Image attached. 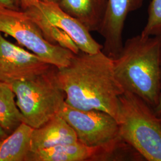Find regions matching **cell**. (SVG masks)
Listing matches in <instances>:
<instances>
[{"label": "cell", "mask_w": 161, "mask_h": 161, "mask_svg": "<svg viewBox=\"0 0 161 161\" xmlns=\"http://www.w3.org/2000/svg\"><path fill=\"white\" fill-rule=\"evenodd\" d=\"M57 76L66 103L78 109L104 111L118 122L119 98L125 91L115 75L114 59L102 50L75 54L69 65L57 68Z\"/></svg>", "instance_id": "6da1fadb"}, {"label": "cell", "mask_w": 161, "mask_h": 161, "mask_svg": "<svg viewBox=\"0 0 161 161\" xmlns=\"http://www.w3.org/2000/svg\"><path fill=\"white\" fill-rule=\"evenodd\" d=\"M161 36L128 38L114 59L115 75L124 91L142 98L154 109L161 89Z\"/></svg>", "instance_id": "7a4b0ae2"}, {"label": "cell", "mask_w": 161, "mask_h": 161, "mask_svg": "<svg viewBox=\"0 0 161 161\" xmlns=\"http://www.w3.org/2000/svg\"><path fill=\"white\" fill-rule=\"evenodd\" d=\"M120 138L144 160L161 161V121L153 109L132 92L120 97Z\"/></svg>", "instance_id": "3957f363"}, {"label": "cell", "mask_w": 161, "mask_h": 161, "mask_svg": "<svg viewBox=\"0 0 161 161\" xmlns=\"http://www.w3.org/2000/svg\"><path fill=\"white\" fill-rule=\"evenodd\" d=\"M24 122L38 128L58 114L65 102L54 66L34 78L11 85Z\"/></svg>", "instance_id": "277c9868"}, {"label": "cell", "mask_w": 161, "mask_h": 161, "mask_svg": "<svg viewBox=\"0 0 161 161\" xmlns=\"http://www.w3.org/2000/svg\"><path fill=\"white\" fill-rule=\"evenodd\" d=\"M0 32L11 36L20 44L58 68L69 65L75 54L69 49L47 40L40 28L23 10L0 11Z\"/></svg>", "instance_id": "5b68a950"}, {"label": "cell", "mask_w": 161, "mask_h": 161, "mask_svg": "<svg viewBox=\"0 0 161 161\" xmlns=\"http://www.w3.org/2000/svg\"><path fill=\"white\" fill-rule=\"evenodd\" d=\"M58 115L72 128L78 140L88 146H104L121 139L119 123L104 111L78 109L64 102Z\"/></svg>", "instance_id": "8992f818"}, {"label": "cell", "mask_w": 161, "mask_h": 161, "mask_svg": "<svg viewBox=\"0 0 161 161\" xmlns=\"http://www.w3.org/2000/svg\"><path fill=\"white\" fill-rule=\"evenodd\" d=\"M52 66L34 53L7 40L0 32L1 82L11 86L40 75Z\"/></svg>", "instance_id": "52a82bcc"}, {"label": "cell", "mask_w": 161, "mask_h": 161, "mask_svg": "<svg viewBox=\"0 0 161 161\" xmlns=\"http://www.w3.org/2000/svg\"><path fill=\"white\" fill-rule=\"evenodd\" d=\"M144 0H108L103 23L98 31L104 39L102 52L113 59L123 48L122 32L128 15L140 8Z\"/></svg>", "instance_id": "ba28073f"}, {"label": "cell", "mask_w": 161, "mask_h": 161, "mask_svg": "<svg viewBox=\"0 0 161 161\" xmlns=\"http://www.w3.org/2000/svg\"><path fill=\"white\" fill-rule=\"evenodd\" d=\"M31 7L48 22L68 35L80 52L95 53L102 50L103 45L94 39L86 26L64 12L57 3L39 1Z\"/></svg>", "instance_id": "9c48e42d"}, {"label": "cell", "mask_w": 161, "mask_h": 161, "mask_svg": "<svg viewBox=\"0 0 161 161\" xmlns=\"http://www.w3.org/2000/svg\"><path fill=\"white\" fill-rule=\"evenodd\" d=\"M115 156L114 144L90 147L78 140L72 143L60 144L32 152L27 161H114Z\"/></svg>", "instance_id": "30bf717a"}, {"label": "cell", "mask_w": 161, "mask_h": 161, "mask_svg": "<svg viewBox=\"0 0 161 161\" xmlns=\"http://www.w3.org/2000/svg\"><path fill=\"white\" fill-rule=\"evenodd\" d=\"M76 141L78 138L74 130L58 114L41 127L34 128L31 152Z\"/></svg>", "instance_id": "8fae6325"}, {"label": "cell", "mask_w": 161, "mask_h": 161, "mask_svg": "<svg viewBox=\"0 0 161 161\" xmlns=\"http://www.w3.org/2000/svg\"><path fill=\"white\" fill-rule=\"evenodd\" d=\"M107 2L108 0H60L58 4L90 32H98L105 16Z\"/></svg>", "instance_id": "7c38bea8"}, {"label": "cell", "mask_w": 161, "mask_h": 161, "mask_svg": "<svg viewBox=\"0 0 161 161\" xmlns=\"http://www.w3.org/2000/svg\"><path fill=\"white\" fill-rule=\"evenodd\" d=\"M34 128L23 122L0 141V161H27L32 150Z\"/></svg>", "instance_id": "4fadbf2b"}, {"label": "cell", "mask_w": 161, "mask_h": 161, "mask_svg": "<svg viewBox=\"0 0 161 161\" xmlns=\"http://www.w3.org/2000/svg\"><path fill=\"white\" fill-rule=\"evenodd\" d=\"M15 97L12 86L0 81V125L8 134L24 122L23 115L14 100Z\"/></svg>", "instance_id": "5bb4252c"}, {"label": "cell", "mask_w": 161, "mask_h": 161, "mask_svg": "<svg viewBox=\"0 0 161 161\" xmlns=\"http://www.w3.org/2000/svg\"><path fill=\"white\" fill-rule=\"evenodd\" d=\"M40 28L47 40L54 44L66 48L77 54L80 52L78 47L68 35L58 27L48 22L32 7L24 10Z\"/></svg>", "instance_id": "9a60e30c"}, {"label": "cell", "mask_w": 161, "mask_h": 161, "mask_svg": "<svg viewBox=\"0 0 161 161\" xmlns=\"http://www.w3.org/2000/svg\"><path fill=\"white\" fill-rule=\"evenodd\" d=\"M140 34L146 37L161 36V0H151L147 22Z\"/></svg>", "instance_id": "2e32d148"}, {"label": "cell", "mask_w": 161, "mask_h": 161, "mask_svg": "<svg viewBox=\"0 0 161 161\" xmlns=\"http://www.w3.org/2000/svg\"><path fill=\"white\" fill-rule=\"evenodd\" d=\"M15 5L20 10H25L26 9L34 6L39 2V0H13Z\"/></svg>", "instance_id": "e0dca14e"}, {"label": "cell", "mask_w": 161, "mask_h": 161, "mask_svg": "<svg viewBox=\"0 0 161 161\" xmlns=\"http://www.w3.org/2000/svg\"><path fill=\"white\" fill-rule=\"evenodd\" d=\"M6 9L19 10L15 5L13 0H0V11Z\"/></svg>", "instance_id": "ac0fdd59"}, {"label": "cell", "mask_w": 161, "mask_h": 161, "mask_svg": "<svg viewBox=\"0 0 161 161\" xmlns=\"http://www.w3.org/2000/svg\"><path fill=\"white\" fill-rule=\"evenodd\" d=\"M153 110H154L156 115H158V116L161 115V92L159 93V96L158 103L156 104L155 108L153 109Z\"/></svg>", "instance_id": "d6986e66"}, {"label": "cell", "mask_w": 161, "mask_h": 161, "mask_svg": "<svg viewBox=\"0 0 161 161\" xmlns=\"http://www.w3.org/2000/svg\"><path fill=\"white\" fill-rule=\"evenodd\" d=\"M8 134L6 132V131L0 125V141L6 138Z\"/></svg>", "instance_id": "ffe728a7"}, {"label": "cell", "mask_w": 161, "mask_h": 161, "mask_svg": "<svg viewBox=\"0 0 161 161\" xmlns=\"http://www.w3.org/2000/svg\"><path fill=\"white\" fill-rule=\"evenodd\" d=\"M60 0H39V1L41 2H44V3H57L58 4Z\"/></svg>", "instance_id": "44dd1931"}, {"label": "cell", "mask_w": 161, "mask_h": 161, "mask_svg": "<svg viewBox=\"0 0 161 161\" xmlns=\"http://www.w3.org/2000/svg\"><path fill=\"white\" fill-rule=\"evenodd\" d=\"M159 118H160V119H161V116H159Z\"/></svg>", "instance_id": "7402d4cb"}, {"label": "cell", "mask_w": 161, "mask_h": 161, "mask_svg": "<svg viewBox=\"0 0 161 161\" xmlns=\"http://www.w3.org/2000/svg\"></svg>", "instance_id": "603a6c76"}, {"label": "cell", "mask_w": 161, "mask_h": 161, "mask_svg": "<svg viewBox=\"0 0 161 161\" xmlns=\"http://www.w3.org/2000/svg\"><path fill=\"white\" fill-rule=\"evenodd\" d=\"M160 116H161V115H160Z\"/></svg>", "instance_id": "cb8c5ba5"}]
</instances>
